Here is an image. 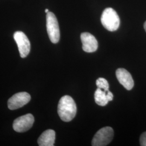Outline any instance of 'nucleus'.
I'll list each match as a JSON object with an SVG mask.
<instances>
[{
	"instance_id": "obj_7",
	"label": "nucleus",
	"mask_w": 146,
	"mask_h": 146,
	"mask_svg": "<svg viewBox=\"0 0 146 146\" xmlns=\"http://www.w3.org/2000/svg\"><path fill=\"white\" fill-rule=\"evenodd\" d=\"M34 120V117L31 114L21 116L14 120L13 128L14 131L19 133L25 132L31 128Z\"/></svg>"
},
{
	"instance_id": "obj_3",
	"label": "nucleus",
	"mask_w": 146,
	"mask_h": 146,
	"mask_svg": "<svg viewBox=\"0 0 146 146\" xmlns=\"http://www.w3.org/2000/svg\"><path fill=\"white\" fill-rule=\"evenodd\" d=\"M46 21L47 33L49 39L53 43H57L60 38V28L58 20L52 12L47 13Z\"/></svg>"
},
{
	"instance_id": "obj_12",
	"label": "nucleus",
	"mask_w": 146,
	"mask_h": 146,
	"mask_svg": "<svg viewBox=\"0 0 146 146\" xmlns=\"http://www.w3.org/2000/svg\"><path fill=\"white\" fill-rule=\"evenodd\" d=\"M96 84L98 88L101 89L105 92H107L109 90L110 85L108 81L105 78H98L96 80Z\"/></svg>"
},
{
	"instance_id": "obj_9",
	"label": "nucleus",
	"mask_w": 146,
	"mask_h": 146,
	"mask_svg": "<svg viewBox=\"0 0 146 146\" xmlns=\"http://www.w3.org/2000/svg\"><path fill=\"white\" fill-rule=\"evenodd\" d=\"M117 80L127 90H130L133 88L134 82L131 74L124 68H119L116 71Z\"/></svg>"
},
{
	"instance_id": "obj_5",
	"label": "nucleus",
	"mask_w": 146,
	"mask_h": 146,
	"mask_svg": "<svg viewBox=\"0 0 146 146\" xmlns=\"http://www.w3.org/2000/svg\"><path fill=\"white\" fill-rule=\"evenodd\" d=\"M14 38L17 43L21 58H26L31 50V43L25 34L20 31H16Z\"/></svg>"
},
{
	"instance_id": "obj_4",
	"label": "nucleus",
	"mask_w": 146,
	"mask_h": 146,
	"mask_svg": "<svg viewBox=\"0 0 146 146\" xmlns=\"http://www.w3.org/2000/svg\"><path fill=\"white\" fill-rule=\"evenodd\" d=\"M114 131L110 127H105L95 134L92 140V145L93 146H105L108 145L113 140Z\"/></svg>"
},
{
	"instance_id": "obj_6",
	"label": "nucleus",
	"mask_w": 146,
	"mask_h": 146,
	"mask_svg": "<svg viewBox=\"0 0 146 146\" xmlns=\"http://www.w3.org/2000/svg\"><path fill=\"white\" fill-rule=\"evenodd\" d=\"M31 99L30 94L27 92H20L13 95L8 101V107L9 110H15L27 104Z\"/></svg>"
},
{
	"instance_id": "obj_14",
	"label": "nucleus",
	"mask_w": 146,
	"mask_h": 146,
	"mask_svg": "<svg viewBox=\"0 0 146 146\" xmlns=\"http://www.w3.org/2000/svg\"><path fill=\"white\" fill-rule=\"evenodd\" d=\"M107 98H108V100L109 101H111L113 100L114 95L111 92H110V90L107 92Z\"/></svg>"
},
{
	"instance_id": "obj_10",
	"label": "nucleus",
	"mask_w": 146,
	"mask_h": 146,
	"mask_svg": "<svg viewBox=\"0 0 146 146\" xmlns=\"http://www.w3.org/2000/svg\"><path fill=\"white\" fill-rule=\"evenodd\" d=\"M55 140V132L52 129L44 131L38 137L37 143L40 146H53Z\"/></svg>"
},
{
	"instance_id": "obj_11",
	"label": "nucleus",
	"mask_w": 146,
	"mask_h": 146,
	"mask_svg": "<svg viewBox=\"0 0 146 146\" xmlns=\"http://www.w3.org/2000/svg\"><path fill=\"white\" fill-rule=\"evenodd\" d=\"M94 99L95 102L100 106H105L109 102L107 96V92L99 88L95 92Z\"/></svg>"
},
{
	"instance_id": "obj_1",
	"label": "nucleus",
	"mask_w": 146,
	"mask_h": 146,
	"mask_svg": "<svg viewBox=\"0 0 146 146\" xmlns=\"http://www.w3.org/2000/svg\"><path fill=\"white\" fill-rule=\"evenodd\" d=\"M77 111L76 105L73 98L68 95L60 100L58 107V114L64 122H69L75 117Z\"/></svg>"
},
{
	"instance_id": "obj_16",
	"label": "nucleus",
	"mask_w": 146,
	"mask_h": 146,
	"mask_svg": "<svg viewBox=\"0 0 146 146\" xmlns=\"http://www.w3.org/2000/svg\"><path fill=\"white\" fill-rule=\"evenodd\" d=\"M45 12H46V13H48V12H49V10H48V9H46V10H45Z\"/></svg>"
},
{
	"instance_id": "obj_13",
	"label": "nucleus",
	"mask_w": 146,
	"mask_h": 146,
	"mask_svg": "<svg viewBox=\"0 0 146 146\" xmlns=\"http://www.w3.org/2000/svg\"><path fill=\"white\" fill-rule=\"evenodd\" d=\"M140 145L142 146H146V131L141 134L140 139Z\"/></svg>"
},
{
	"instance_id": "obj_15",
	"label": "nucleus",
	"mask_w": 146,
	"mask_h": 146,
	"mask_svg": "<svg viewBox=\"0 0 146 146\" xmlns=\"http://www.w3.org/2000/svg\"><path fill=\"white\" fill-rule=\"evenodd\" d=\"M144 28H145V29L146 31V21L145 22V23H144Z\"/></svg>"
},
{
	"instance_id": "obj_2",
	"label": "nucleus",
	"mask_w": 146,
	"mask_h": 146,
	"mask_svg": "<svg viewBox=\"0 0 146 146\" xmlns=\"http://www.w3.org/2000/svg\"><path fill=\"white\" fill-rule=\"evenodd\" d=\"M102 25L110 31H116L120 26L119 16L116 11L111 8L105 9L101 17Z\"/></svg>"
},
{
	"instance_id": "obj_8",
	"label": "nucleus",
	"mask_w": 146,
	"mask_h": 146,
	"mask_svg": "<svg viewBox=\"0 0 146 146\" xmlns=\"http://www.w3.org/2000/svg\"><path fill=\"white\" fill-rule=\"evenodd\" d=\"M81 40L82 43V49L87 52H93L97 50L98 42L96 38L89 33H83L81 34Z\"/></svg>"
}]
</instances>
